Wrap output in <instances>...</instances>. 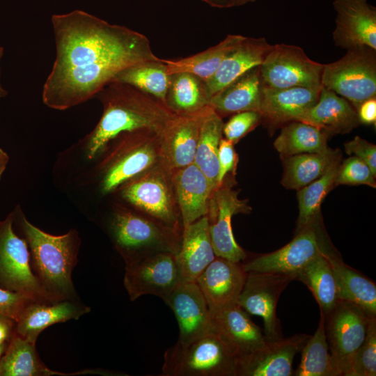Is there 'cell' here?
<instances>
[{"instance_id": "obj_1", "label": "cell", "mask_w": 376, "mask_h": 376, "mask_svg": "<svg viewBox=\"0 0 376 376\" xmlns=\"http://www.w3.org/2000/svg\"><path fill=\"white\" fill-rule=\"evenodd\" d=\"M56 58L42 88V102L63 111L95 95L121 70L158 58L148 38L84 10L52 16Z\"/></svg>"}, {"instance_id": "obj_2", "label": "cell", "mask_w": 376, "mask_h": 376, "mask_svg": "<svg viewBox=\"0 0 376 376\" xmlns=\"http://www.w3.org/2000/svg\"><path fill=\"white\" fill-rule=\"evenodd\" d=\"M95 97L102 103V114L84 139L89 159L99 157L122 132L148 130L161 134L175 116L160 100L126 83L111 81Z\"/></svg>"}, {"instance_id": "obj_3", "label": "cell", "mask_w": 376, "mask_h": 376, "mask_svg": "<svg viewBox=\"0 0 376 376\" xmlns=\"http://www.w3.org/2000/svg\"><path fill=\"white\" fill-rule=\"evenodd\" d=\"M18 221L30 254L31 267L53 301L75 298L72 272L80 244L77 233L54 235L30 223L24 215Z\"/></svg>"}, {"instance_id": "obj_4", "label": "cell", "mask_w": 376, "mask_h": 376, "mask_svg": "<svg viewBox=\"0 0 376 376\" xmlns=\"http://www.w3.org/2000/svg\"><path fill=\"white\" fill-rule=\"evenodd\" d=\"M100 156V188L107 194L162 160L160 134L148 130L122 132Z\"/></svg>"}, {"instance_id": "obj_5", "label": "cell", "mask_w": 376, "mask_h": 376, "mask_svg": "<svg viewBox=\"0 0 376 376\" xmlns=\"http://www.w3.org/2000/svg\"><path fill=\"white\" fill-rule=\"evenodd\" d=\"M109 230L125 264L159 252L176 255L181 245L182 230L127 210L113 214Z\"/></svg>"}, {"instance_id": "obj_6", "label": "cell", "mask_w": 376, "mask_h": 376, "mask_svg": "<svg viewBox=\"0 0 376 376\" xmlns=\"http://www.w3.org/2000/svg\"><path fill=\"white\" fill-rule=\"evenodd\" d=\"M162 372L163 376H237V357L212 329L167 349Z\"/></svg>"}, {"instance_id": "obj_7", "label": "cell", "mask_w": 376, "mask_h": 376, "mask_svg": "<svg viewBox=\"0 0 376 376\" xmlns=\"http://www.w3.org/2000/svg\"><path fill=\"white\" fill-rule=\"evenodd\" d=\"M321 84L357 110L362 102L376 97V49L368 46L351 48L340 59L323 64Z\"/></svg>"}, {"instance_id": "obj_8", "label": "cell", "mask_w": 376, "mask_h": 376, "mask_svg": "<svg viewBox=\"0 0 376 376\" xmlns=\"http://www.w3.org/2000/svg\"><path fill=\"white\" fill-rule=\"evenodd\" d=\"M171 170L162 160L122 185V197L150 217L173 229L179 227Z\"/></svg>"}, {"instance_id": "obj_9", "label": "cell", "mask_w": 376, "mask_h": 376, "mask_svg": "<svg viewBox=\"0 0 376 376\" xmlns=\"http://www.w3.org/2000/svg\"><path fill=\"white\" fill-rule=\"evenodd\" d=\"M372 316L376 315L352 302L338 299L334 308L324 317L328 347L340 376H348Z\"/></svg>"}, {"instance_id": "obj_10", "label": "cell", "mask_w": 376, "mask_h": 376, "mask_svg": "<svg viewBox=\"0 0 376 376\" xmlns=\"http://www.w3.org/2000/svg\"><path fill=\"white\" fill-rule=\"evenodd\" d=\"M14 220L13 212L0 221V286L35 301L54 302L32 269L28 244L14 231Z\"/></svg>"}, {"instance_id": "obj_11", "label": "cell", "mask_w": 376, "mask_h": 376, "mask_svg": "<svg viewBox=\"0 0 376 376\" xmlns=\"http://www.w3.org/2000/svg\"><path fill=\"white\" fill-rule=\"evenodd\" d=\"M323 64L310 58L304 49L288 44L272 45L259 65L263 87L282 89L319 87Z\"/></svg>"}, {"instance_id": "obj_12", "label": "cell", "mask_w": 376, "mask_h": 376, "mask_svg": "<svg viewBox=\"0 0 376 376\" xmlns=\"http://www.w3.org/2000/svg\"><path fill=\"white\" fill-rule=\"evenodd\" d=\"M330 249L319 225V219L297 230L286 245L242 263L246 272L296 274L320 253Z\"/></svg>"}, {"instance_id": "obj_13", "label": "cell", "mask_w": 376, "mask_h": 376, "mask_svg": "<svg viewBox=\"0 0 376 376\" xmlns=\"http://www.w3.org/2000/svg\"><path fill=\"white\" fill-rule=\"evenodd\" d=\"M293 280H296V277L292 274L247 272L236 304L248 313L263 319L267 340L281 338L276 305L281 292Z\"/></svg>"}, {"instance_id": "obj_14", "label": "cell", "mask_w": 376, "mask_h": 376, "mask_svg": "<svg viewBox=\"0 0 376 376\" xmlns=\"http://www.w3.org/2000/svg\"><path fill=\"white\" fill-rule=\"evenodd\" d=\"M124 285L131 301L151 295L163 300L180 283L175 255L159 252L125 264Z\"/></svg>"}, {"instance_id": "obj_15", "label": "cell", "mask_w": 376, "mask_h": 376, "mask_svg": "<svg viewBox=\"0 0 376 376\" xmlns=\"http://www.w3.org/2000/svg\"><path fill=\"white\" fill-rule=\"evenodd\" d=\"M247 201L238 198V192L224 183L210 196L207 217L213 250L216 256L240 263L246 258L244 249L236 242L231 226L232 217L248 213Z\"/></svg>"}, {"instance_id": "obj_16", "label": "cell", "mask_w": 376, "mask_h": 376, "mask_svg": "<svg viewBox=\"0 0 376 376\" xmlns=\"http://www.w3.org/2000/svg\"><path fill=\"white\" fill-rule=\"evenodd\" d=\"M211 109L208 106L195 113L175 114L162 131V162L171 172L194 163L202 123Z\"/></svg>"}, {"instance_id": "obj_17", "label": "cell", "mask_w": 376, "mask_h": 376, "mask_svg": "<svg viewBox=\"0 0 376 376\" xmlns=\"http://www.w3.org/2000/svg\"><path fill=\"white\" fill-rule=\"evenodd\" d=\"M336 47L349 49L368 46L376 49V8L368 0H334Z\"/></svg>"}, {"instance_id": "obj_18", "label": "cell", "mask_w": 376, "mask_h": 376, "mask_svg": "<svg viewBox=\"0 0 376 376\" xmlns=\"http://www.w3.org/2000/svg\"><path fill=\"white\" fill-rule=\"evenodd\" d=\"M309 337L301 334L267 340L264 347L237 359V376L292 375L293 359Z\"/></svg>"}, {"instance_id": "obj_19", "label": "cell", "mask_w": 376, "mask_h": 376, "mask_svg": "<svg viewBox=\"0 0 376 376\" xmlns=\"http://www.w3.org/2000/svg\"><path fill=\"white\" fill-rule=\"evenodd\" d=\"M212 329L237 357L264 347L266 338L260 328L236 303L210 311Z\"/></svg>"}, {"instance_id": "obj_20", "label": "cell", "mask_w": 376, "mask_h": 376, "mask_svg": "<svg viewBox=\"0 0 376 376\" xmlns=\"http://www.w3.org/2000/svg\"><path fill=\"white\" fill-rule=\"evenodd\" d=\"M163 301L175 316L179 343H189L212 330L210 310L196 281L180 282Z\"/></svg>"}, {"instance_id": "obj_21", "label": "cell", "mask_w": 376, "mask_h": 376, "mask_svg": "<svg viewBox=\"0 0 376 376\" xmlns=\"http://www.w3.org/2000/svg\"><path fill=\"white\" fill-rule=\"evenodd\" d=\"M246 274L242 262H233L216 256L196 281L209 310L236 303Z\"/></svg>"}, {"instance_id": "obj_22", "label": "cell", "mask_w": 376, "mask_h": 376, "mask_svg": "<svg viewBox=\"0 0 376 376\" xmlns=\"http://www.w3.org/2000/svg\"><path fill=\"white\" fill-rule=\"evenodd\" d=\"M171 180L182 228L205 216L213 189L199 168L192 163L175 170Z\"/></svg>"}, {"instance_id": "obj_23", "label": "cell", "mask_w": 376, "mask_h": 376, "mask_svg": "<svg viewBox=\"0 0 376 376\" xmlns=\"http://www.w3.org/2000/svg\"><path fill=\"white\" fill-rule=\"evenodd\" d=\"M322 86L282 89L263 86L259 112L273 126L296 120L318 100Z\"/></svg>"}, {"instance_id": "obj_24", "label": "cell", "mask_w": 376, "mask_h": 376, "mask_svg": "<svg viewBox=\"0 0 376 376\" xmlns=\"http://www.w3.org/2000/svg\"><path fill=\"white\" fill-rule=\"evenodd\" d=\"M90 308L74 299L54 302L30 301L15 322V331L21 337L36 343L39 334L49 326L78 319Z\"/></svg>"}, {"instance_id": "obj_25", "label": "cell", "mask_w": 376, "mask_h": 376, "mask_svg": "<svg viewBox=\"0 0 376 376\" xmlns=\"http://www.w3.org/2000/svg\"><path fill=\"white\" fill-rule=\"evenodd\" d=\"M215 257L206 215L182 228L180 248L175 255L182 282L196 281Z\"/></svg>"}, {"instance_id": "obj_26", "label": "cell", "mask_w": 376, "mask_h": 376, "mask_svg": "<svg viewBox=\"0 0 376 376\" xmlns=\"http://www.w3.org/2000/svg\"><path fill=\"white\" fill-rule=\"evenodd\" d=\"M296 120L312 125L328 134L348 133L360 124L354 107L323 86L317 102Z\"/></svg>"}, {"instance_id": "obj_27", "label": "cell", "mask_w": 376, "mask_h": 376, "mask_svg": "<svg viewBox=\"0 0 376 376\" xmlns=\"http://www.w3.org/2000/svg\"><path fill=\"white\" fill-rule=\"evenodd\" d=\"M272 45L265 38L246 37L205 81L210 98L249 70L259 66Z\"/></svg>"}, {"instance_id": "obj_28", "label": "cell", "mask_w": 376, "mask_h": 376, "mask_svg": "<svg viewBox=\"0 0 376 376\" xmlns=\"http://www.w3.org/2000/svg\"><path fill=\"white\" fill-rule=\"evenodd\" d=\"M263 85L255 67L212 95L210 106L221 118L246 111L259 112Z\"/></svg>"}, {"instance_id": "obj_29", "label": "cell", "mask_w": 376, "mask_h": 376, "mask_svg": "<svg viewBox=\"0 0 376 376\" xmlns=\"http://www.w3.org/2000/svg\"><path fill=\"white\" fill-rule=\"evenodd\" d=\"M92 373V370L72 373L50 370L40 359L36 352V343L21 337L15 331L0 358V376H65Z\"/></svg>"}, {"instance_id": "obj_30", "label": "cell", "mask_w": 376, "mask_h": 376, "mask_svg": "<svg viewBox=\"0 0 376 376\" xmlns=\"http://www.w3.org/2000/svg\"><path fill=\"white\" fill-rule=\"evenodd\" d=\"M337 288L338 299L352 302L376 315V285L362 274L348 266L335 254L328 253Z\"/></svg>"}, {"instance_id": "obj_31", "label": "cell", "mask_w": 376, "mask_h": 376, "mask_svg": "<svg viewBox=\"0 0 376 376\" xmlns=\"http://www.w3.org/2000/svg\"><path fill=\"white\" fill-rule=\"evenodd\" d=\"M340 158V151L330 148L322 152L301 153L284 157L281 184L287 189L299 190L321 177Z\"/></svg>"}, {"instance_id": "obj_32", "label": "cell", "mask_w": 376, "mask_h": 376, "mask_svg": "<svg viewBox=\"0 0 376 376\" xmlns=\"http://www.w3.org/2000/svg\"><path fill=\"white\" fill-rule=\"evenodd\" d=\"M246 36L228 35L217 45L196 54L175 60L163 59L168 75L178 72L194 74L205 81L210 79L224 58L235 49Z\"/></svg>"}, {"instance_id": "obj_33", "label": "cell", "mask_w": 376, "mask_h": 376, "mask_svg": "<svg viewBox=\"0 0 376 376\" xmlns=\"http://www.w3.org/2000/svg\"><path fill=\"white\" fill-rule=\"evenodd\" d=\"M331 251L329 249L320 253L296 274V280L308 288L324 317L338 301L335 276L328 258Z\"/></svg>"}, {"instance_id": "obj_34", "label": "cell", "mask_w": 376, "mask_h": 376, "mask_svg": "<svg viewBox=\"0 0 376 376\" xmlns=\"http://www.w3.org/2000/svg\"><path fill=\"white\" fill-rule=\"evenodd\" d=\"M210 95L206 83L189 72L170 75L165 105L175 114L197 112L210 106Z\"/></svg>"}, {"instance_id": "obj_35", "label": "cell", "mask_w": 376, "mask_h": 376, "mask_svg": "<svg viewBox=\"0 0 376 376\" xmlns=\"http://www.w3.org/2000/svg\"><path fill=\"white\" fill-rule=\"evenodd\" d=\"M329 134L319 128L298 120L283 126L274 141V147L281 157L301 153L322 152L329 149Z\"/></svg>"}, {"instance_id": "obj_36", "label": "cell", "mask_w": 376, "mask_h": 376, "mask_svg": "<svg viewBox=\"0 0 376 376\" xmlns=\"http://www.w3.org/2000/svg\"><path fill=\"white\" fill-rule=\"evenodd\" d=\"M111 81L132 85L165 104L170 75L164 60L158 58L130 65L119 72Z\"/></svg>"}, {"instance_id": "obj_37", "label": "cell", "mask_w": 376, "mask_h": 376, "mask_svg": "<svg viewBox=\"0 0 376 376\" xmlns=\"http://www.w3.org/2000/svg\"><path fill=\"white\" fill-rule=\"evenodd\" d=\"M224 124L222 118L212 108L202 123L194 161L206 176L213 191L217 188L218 151L223 138Z\"/></svg>"}, {"instance_id": "obj_38", "label": "cell", "mask_w": 376, "mask_h": 376, "mask_svg": "<svg viewBox=\"0 0 376 376\" xmlns=\"http://www.w3.org/2000/svg\"><path fill=\"white\" fill-rule=\"evenodd\" d=\"M300 363L295 376H339L329 352L324 328V318L320 319L315 334L310 336L301 350Z\"/></svg>"}, {"instance_id": "obj_39", "label": "cell", "mask_w": 376, "mask_h": 376, "mask_svg": "<svg viewBox=\"0 0 376 376\" xmlns=\"http://www.w3.org/2000/svg\"><path fill=\"white\" fill-rule=\"evenodd\" d=\"M340 162V160L336 162L321 177L298 190L299 217L297 230L319 219L320 205L334 185Z\"/></svg>"}, {"instance_id": "obj_40", "label": "cell", "mask_w": 376, "mask_h": 376, "mask_svg": "<svg viewBox=\"0 0 376 376\" xmlns=\"http://www.w3.org/2000/svg\"><path fill=\"white\" fill-rule=\"evenodd\" d=\"M376 375V316L370 318L363 342L359 348L348 376Z\"/></svg>"}, {"instance_id": "obj_41", "label": "cell", "mask_w": 376, "mask_h": 376, "mask_svg": "<svg viewBox=\"0 0 376 376\" xmlns=\"http://www.w3.org/2000/svg\"><path fill=\"white\" fill-rule=\"evenodd\" d=\"M375 178L367 164L355 156H351L339 164L334 185H366L375 188Z\"/></svg>"}, {"instance_id": "obj_42", "label": "cell", "mask_w": 376, "mask_h": 376, "mask_svg": "<svg viewBox=\"0 0 376 376\" xmlns=\"http://www.w3.org/2000/svg\"><path fill=\"white\" fill-rule=\"evenodd\" d=\"M262 120L260 112L246 111L235 113L224 124L223 135L233 144L253 130Z\"/></svg>"}, {"instance_id": "obj_43", "label": "cell", "mask_w": 376, "mask_h": 376, "mask_svg": "<svg viewBox=\"0 0 376 376\" xmlns=\"http://www.w3.org/2000/svg\"><path fill=\"white\" fill-rule=\"evenodd\" d=\"M33 301L26 295L0 286V315L15 322L26 305Z\"/></svg>"}, {"instance_id": "obj_44", "label": "cell", "mask_w": 376, "mask_h": 376, "mask_svg": "<svg viewBox=\"0 0 376 376\" xmlns=\"http://www.w3.org/2000/svg\"><path fill=\"white\" fill-rule=\"evenodd\" d=\"M345 151L348 155L363 161L376 176V146L366 140L356 136L352 140L344 144Z\"/></svg>"}, {"instance_id": "obj_45", "label": "cell", "mask_w": 376, "mask_h": 376, "mask_svg": "<svg viewBox=\"0 0 376 376\" xmlns=\"http://www.w3.org/2000/svg\"><path fill=\"white\" fill-rule=\"evenodd\" d=\"M218 160L219 169L217 176V187L224 183L226 175L228 173H235L238 162L234 144L225 138H222L219 142Z\"/></svg>"}, {"instance_id": "obj_46", "label": "cell", "mask_w": 376, "mask_h": 376, "mask_svg": "<svg viewBox=\"0 0 376 376\" xmlns=\"http://www.w3.org/2000/svg\"><path fill=\"white\" fill-rule=\"evenodd\" d=\"M360 123L375 124L376 97L369 98L362 102L357 109Z\"/></svg>"}, {"instance_id": "obj_47", "label": "cell", "mask_w": 376, "mask_h": 376, "mask_svg": "<svg viewBox=\"0 0 376 376\" xmlns=\"http://www.w3.org/2000/svg\"><path fill=\"white\" fill-rule=\"evenodd\" d=\"M15 321L0 315V345L8 343L15 332Z\"/></svg>"}, {"instance_id": "obj_48", "label": "cell", "mask_w": 376, "mask_h": 376, "mask_svg": "<svg viewBox=\"0 0 376 376\" xmlns=\"http://www.w3.org/2000/svg\"><path fill=\"white\" fill-rule=\"evenodd\" d=\"M210 6L217 8H230L234 7V0H201Z\"/></svg>"}, {"instance_id": "obj_49", "label": "cell", "mask_w": 376, "mask_h": 376, "mask_svg": "<svg viewBox=\"0 0 376 376\" xmlns=\"http://www.w3.org/2000/svg\"><path fill=\"white\" fill-rule=\"evenodd\" d=\"M9 162L8 155L0 148V180Z\"/></svg>"}, {"instance_id": "obj_50", "label": "cell", "mask_w": 376, "mask_h": 376, "mask_svg": "<svg viewBox=\"0 0 376 376\" xmlns=\"http://www.w3.org/2000/svg\"><path fill=\"white\" fill-rule=\"evenodd\" d=\"M3 55V47L0 45V63L2 56ZM0 77H1V65H0ZM8 95V91L3 88L1 84L0 79V98L4 97Z\"/></svg>"}, {"instance_id": "obj_51", "label": "cell", "mask_w": 376, "mask_h": 376, "mask_svg": "<svg viewBox=\"0 0 376 376\" xmlns=\"http://www.w3.org/2000/svg\"><path fill=\"white\" fill-rule=\"evenodd\" d=\"M257 0H234V7L241 6L249 3H253Z\"/></svg>"}, {"instance_id": "obj_52", "label": "cell", "mask_w": 376, "mask_h": 376, "mask_svg": "<svg viewBox=\"0 0 376 376\" xmlns=\"http://www.w3.org/2000/svg\"><path fill=\"white\" fill-rule=\"evenodd\" d=\"M8 343H3V344L0 345V358L2 357V355H3V353H4V352L6 351V347H7V345H8Z\"/></svg>"}]
</instances>
